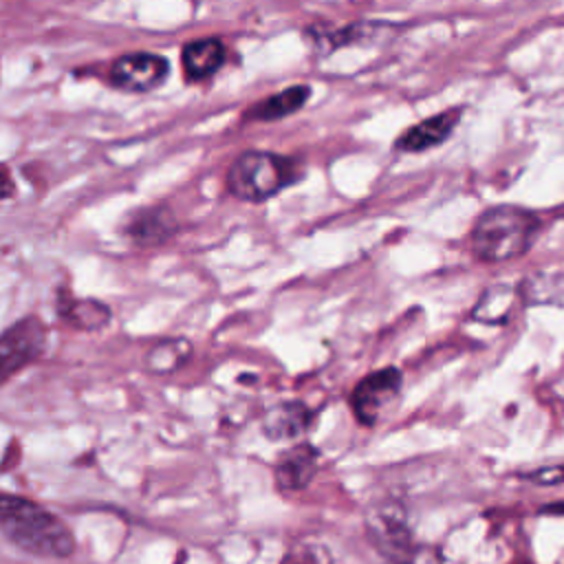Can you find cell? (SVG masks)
<instances>
[{"label":"cell","mask_w":564,"mask_h":564,"mask_svg":"<svg viewBox=\"0 0 564 564\" xmlns=\"http://www.w3.org/2000/svg\"><path fill=\"white\" fill-rule=\"evenodd\" d=\"M542 511H551V513H564V505H549Z\"/></svg>","instance_id":"obj_18"},{"label":"cell","mask_w":564,"mask_h":564,"mask_svg":"<svg viewBox=\"0 0 564 564\" xmlns=\"http://www.w3.org/2000/svg\"><path fill=\"white\" fill-rule=\"evenodd\" d=\"M183 70L187 79L200 82L212 77L225 62V46L218 37H203L185 44L183 55Z\"/></svg>","instance_id":"obj_11"},{"label":"cell","mask_w":564,"mask_h":564,"mask_svg":"<svg viewBox=\"0 0 564 564\" xmlns=\"http://www.w3.org/2000/svg\"><path fill=\"white\" fill-rule=\"evenodd\" d=\"M518 291L509 284H496L489 286L478 304L471 311V317L485 324H505L509 319V315L513 313V304H516Z\"/></svg>","instance_id":"obj_14"},{"label":"cell","mask_w":564,"mask_h":564,"mask_svg":"<svg viewBox=\"0 0 564 564\" xmlns=\"http://www.w3.org/2000/svg\"><path fill=\"white\" fill-rule=\"evenodd\" d=\"M518 564H527V562H518Z\"/></svg>","instance_id":"obj_21"},{"label":"cell","mask_w":564,"mask_h":564,"mask_svg":"<svg viewBox=\"0 0 564 564\" xmlns=\"http://www.w3.org/2000/svg\"><path fill=\"white\" fill-rule=\"evenodd\" d=\"M0 529L31 555L68 557L75 551L70 529L48 509L20 496L0 494Z\"/></svg>","instance_id":"obj_1"},{"label":"cell","mask_w":564,"mask_h":564,"mask_svg":"<svg viewBox=\"0 0 564 564\" xmlns=\"http://www.w3.org/2000/svg\"><path fill=\"white\" fill-rule=\"evenodd\" d=\"M44 341V326L33 317H26L7 328L0 335V383L33 361L42 352Z\"/></svg>","instance_id":"obj_6"},{"label":"cell","mask_w":564,"mask_h":564,"mask_svg":"<svg viewBox=\"0 0 564 564\" xmlns=\"http://www.w3.org/2000/svg\"><path fill=\"white\" fill-rule=\"evenodd\" d=\"M366 533L390 564H441L434 546L416 544L401 502L381 500L366 509Z\"/></svg>","instance_id":"obj_3"},{"label":"cell","mask_w":564,"mask_h":564,"mask_svg":"<svg viewBox=\"0 0 564 564\" xmlns=\"http://www.w3.org/2000/svg\"><path fill=\"white\" fill-rule=\"evenodd\" d=\"M311 97V86H304V84H297V86H289L258 104H253L245 119H251V121H278V119H284L293 112H297Z\"/></svg>","instance_id":"obj_12"},{"label":"cell","mask_w":564,"mask_h":564,"mask_svg":"<svg viewBox=\"0 0 564 564\" xmlns=\"http://www.w3.org/2000/svg\"><path fill=\"white\" fill-rule=\"evenodd\" d=\"M463 115V108H449L443 112H436L432 117H425L423 121L408 128L397 141L394 150L399 152H425L430 148H436L445 143V139L454 132Z\"/></svg>","instance_id":"obj_8"},{"label":"cell","mask_w":564,"mask_h":564,"mask_svg":"<svg viewBox=\"0 0 564 564\" xmlns=\"http://www.w3.org/2000/svg\"><path fill=\"white\" fill-rule=\"evenodd\" d=\"M176 229V223L165 207H148L134 214L128 225V234L139 245H156L167 240Z\"/></svg>","instance_id":"obj_13"},{"label":"cell","mask_w":564,"mask_h":564,"mask_svg":"<svg viewBox=\"0 0 564 564\" xmlns=\"http://www.w3.org/2000/svg\"><path fill=\"white\" fill-rule=\"evenodd\" d=\"M311 423V410L302 401H282L267 410L262 430L273 441H291L306 432Z\"/></svg>","instance_id":"obj_10"},{"label":"cell","mask_w":564,"mask_h":564,"mask_svg":"<svg viewBox=\"0 0 564 564\" xmlns=\"http://www.w3.org/2000/svg\"><path fill=\"white\" fill-rule=\"evenodd\" d=\"M295 176L297 167L289 156L267 150H247L229 165L227 187L240 200L262 203L289 187Z\"/></svg>","instance_id":"obj_4"},{"label":"cell","mask_w":564,"mask_h":564,"mask_svg":"<svg viewBox=\"0 0 564 564\" xmlns=\"http://www.w3.org/2000/svg\"><path fill=\"white\" fill-rule=\"evenodd\" d=\"M187 355H189L187 341H163L152 348L148 364L154 372H167V370H174Z\"/></svg>","instance_id":"obj_15"},{"label":"cell","mask_w":564,"mask_h":564,"mask_svg":"<svg viewBox=\"0 0 564 564\" xmlns=\"http://www.w3.org/2000/svg\"><path fill=\"white\" fill-rule=\"evenodd\" d=\"M13 194V181L9 178V174L0 167V198H7Z\"/></svg>","instance_id":"obj_17"},{"label":"cell","mask_w":564,"mask_h":564,"mask_svg":"<svg viewBox=\"0 0 564 564\" xmlns=\"http://www.w3.org/2000/svg\"><path fill=\"white\" fill-rule=\"evenodd\" d=\"M401 390V370L388 366L375 372H368L350 392V408L359 423L375 425L383 412L397 401Z\"/></svg>","instance_id":"obj_5"},{"label":"cell","mask_w":564,"mask_h":564,"mask_svg":"<svg viewBox=\"0 0 564 564\" xmlns=\"http://www.w3.org/2000/svg\"><path fill=\"white\" fill-rule=\"evenodd\" d=\"M540 231V218L518 205L485 209L471 229V251L485 262H507L524 256Z\"/></svg>","instance_id":"obj_2"},{"label":"cell","mask_w":564,"mask_h":564,"mask_svg":"<svg viewBox=\"0 0 564 564\" xmlns=\"http://www.w3.org/2000/svg\"><path fill=\"white\" fill-rule=\"evenodd\" d=\"M524 480L533 482V485H542V487H551V485H562L564 482V463H553V465H542L533 471L522 474Z\"/></svg>","instance_id":"obj_16"},{"label":"cell","mask_w":564,"mask_h":564,"mask_svg":"<svg viewBox=\"0 0 564 564\" xmlns=\"http://www.w3.org/2000/svg\"><path fill=\"white\" fill-rule=\"evenodd\" d=\"M555 214H557V216H562V218H564V205H560V207H557V209H555Z\"/></svg>","instance_id":"obj_19"},{"label":"cell","mask_w":564,"mask_h":564,"mask_svg":"<svg viewBox=\"0 0 564 564\" xmlns=\"http://www.w3.org/2000/svg\"><path fill=\"white\" fill-rule=\"evenodd\" d=\"M170 64L156 53H126L110 66V82L123 90L145 93L163 84Z\"/></svg>","instance_id":"obj_7"},{"label":"cell","mask_w":564,"mask_h":564,"mask_svg":"<svg viewBox=\"0 0 564 564\" xmlns=\"http://www.w3.org/2000/svg\"><path fill=\"white\" fill-rule=\"evenodd\" d=\"M289 564H313V562H297V560H293V562H289Z\"/></svg>","instance_id":"obj_20"},{"label":"cell","mask_w":564,"mask_h":564,"mask_svg":"<svg viewBox=\"0 0 564 564\" xmlns=\"http://www.w3.org/2000/svg\"><path fill=\"white\" fill-rule=\"evenodd\" d=\"M319 465V452L313 445H297L282 454V458L275 463V482L284 491H297L304 489L313 476L317 474Z\"/></svg>","instance_id":"obj_9"}]
</instances>
